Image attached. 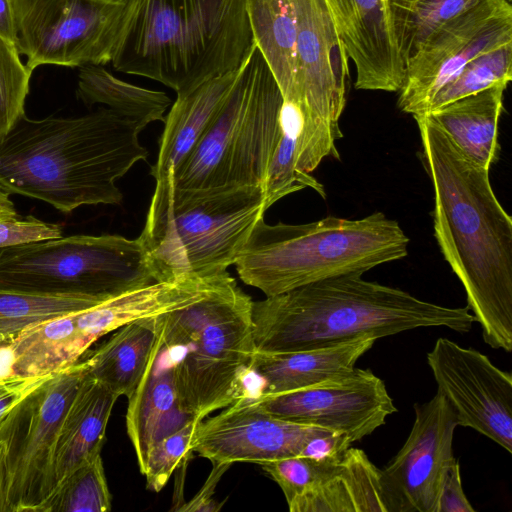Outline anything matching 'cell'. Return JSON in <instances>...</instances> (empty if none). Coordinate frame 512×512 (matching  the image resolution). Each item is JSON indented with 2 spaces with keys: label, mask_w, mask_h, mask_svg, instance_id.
I'll return each instance as SVG.
<instances>
[{
  "label": "cell",
  "mask_w": 512,
  "mask_h": 512,
  "mask_svg": "<svg viewBox=\"0 0 512 512\" xmlns=\"http://www.w3.org/2000/svg\"><path fill=\"white\" fill-rule=\"evenodd\" d=\"M482 0H386L390 24L405 65L428 38Z\"/></svg>",
  "instance_id": "f546056e"
},
{
  "label": "cell",
  "mask_w": 512,
  "mask_h": 512,
  "mask_svg": "<svg viewBox=\"0 0 512 512\" xmlns=\"http://www.w3.org/2000/svg\"><path fill=\"white\" fill-rule=\"evenodd\" d=\"M434 192V236L460 280L486 344L512 351V218L485 169L426 115H413Z\"/></svg>",
  "instance_id": "6da1fadb"
},
{
  "label": "cell",
  "mask_w": 512,
  "mask_h": 512,
  "mask_svg": "<svg viewBox=\"0 0 512 512\" xmlns=\"http://www.w3.org/2000/svg\"><path fill=\"white\" fill-rule=\"evenodd\" d=\"M119 397L85 373L63 418L55 448L57 483L86 459L101 454Z\"/></svg>",
  "instance_id": "d4e9b609"
},
{
  "label": "cell",
  "mask_w": 512,
  "mask_h": 512,
  "mask_svg": "<svg viewBox=\"0 0 512 512\" xmlns=\"http://www.w3.org/2000/svg\"><path fill=\"white\" fill-rule=\"evenodd\" d=\"M158 316L157 336L147 365L127 398L126 429L140 472L149 450L157 441L194 419L180 403L172 356L161 336Z\"/></svg>",
  "instance_id": "d6986e66"
},
{
  "label": "cell",
  "mask_w": 512,
  "mask_h": 512,
  "mask_svg": "<svg viewBox=\"0 0 512 512\" xmlns=\"http://www.w3.org/2000/svg\"><path fill=\"white\" fill-rule=\"evenodd\" d=\"M226 274L211 279L155 282L77 311L75 321L81 345L87 352L99 338L130 322L187 306L206 295Z\"/></svg>",
  "instance_id": "ffe728a7"
},
{
  "label": "cell",
  "mask_w": 512,
  "mask_h": 512,
  "mask_svg": "<svg viewBox=\"0 0 512 512\" xmlns=\"http://www.w3.org/2000/svg\"><path fill=\"white\" fill-rule=\"evenodd\" d=\"M104 300L75 295H47L0 288V348L24 330L46 320L90 308Z\"/></svg>",
  "instance_id": "4dcf8cb0"
},
{
  "label": "cell",
  "mask_w": 512,
  "mask_h": 512,
  "mask_svg": "<svg viewBox=\"0 0 512 512\" xmlns=\"http://www.w3.org/2000/svg\"><path fill=\"white\" fill-rule=\"evenodd\" d=\"M128 24L111 61L177 96L237 69L254 41L247 0H130Z\"/></svg>",
  "instance_id": "277c9868"
},
{
  "label": "cell",
  "mask_w": 512,
  "mask_h": 512,
  "mask_svg": "<svg viewBox=\"0 0 512 512\" xmlns=\"http://www.w3.org/2000/svg\"><path fill=\"white\" fill-rule=\"evenodd\" d=\"M255 349L294 352L376 340L427 327L459 333L475 322L468 307L431 303L390 286L348 274L252 303Z\"/></svg>",
  "instance_id": "3957f363"
},
{
  "label": "cell",
  "mask_w": 512,
  "mask_h": 512,
  "mask_svg": "<svg viewBox=\"0 0 512 512\" xmlns=\"http://www.w3.org/2000/svg\"><path fill=\"white\" fill-rule=\"evenodd\" d=\"M296 85L308 110L335 127L346 104L349 56L323 0H293Z\"/></svg>",
  "instance_id": "e0dca14e"
},
{
  "label": "cell",
  "mask_w": 512,
  "mask_h": 512,
  "mask_svg": "<svg viewBox=\"0 0 512 512\" xmlns=\"http://www.w3.org/2000/svg\"><path fill=\"white\" fill-rule=\"evenodd\" d=\"M0 38L16 50V24L13 0H0Z\"/></svg>",
  "instance_id": "ab89813d"
},
{
  "label": "cell",
  "mask_w": 512,
  "mask_h": 512,
  "mask_svg": "<svg viewBox=\"0 0 512 512\" xmlns=\"http://www.w3.org/2000/svg\"><path fill=\"white\" fill-rule=\"evenodd\" d=\"M426 358L458 426L472 428L512 453L511 373L447 338H438Z\"/></svg>",
  "instance_id": "4fadbf2b"
},
{
  "label": "cell",
  "mask_w": 512,
  "mask_h": 512,
  "mask_svg": "<svg viewBox=\"0 0 512 512\" xmlns=\"http://www.w3.org/2000/svg\"><path fill=\"white\" fill-rule=\"evenodd\" d=\"M267 413L328 429L361 441L386 423L397 408L385 382L370 369L290 392L249 397Z\"/></svg>",
  "instance_id": "5bb4252c"
},
{
  "label": "cell",
  "mask_w": 512,
  "mask_h": 512,
  "mask_svg": "<svg viewBox=\"0 0 512 512\" xmlns=\"http://www.w3.org/2000/svg\"><path fill=\"white\" fill-rule=\"evenodd\" d=\"M507 86H494L426 114L469 160L490 170L498 160V124Z\"/></svg>",
  "instance_id": "cb8c5ba5"
},
{
  "label": "cell",
  "mask_w": 512,
  "mask_h": 512,
  "mask_svg": "<svg viewBox=\"0 0 512 512\" xmlns=\"http://www.w3.org/2000/svg\"><path fill=\"white\" fill-rule=\"evenodd\" d=\"M31 75L17 51L0 38V137L25 115Z\"/></svg>",
  "instance_id": "836d02e7"
},
{
  "label": "cell",
  "mask_w": 512,
  "mask_h": 512,
  "mask_svg": "<svg viewBox=\"0 0 512 512\" xmlns=\"http://www.w3.org/2000/svg\"><path fill=\"white\" fill-rule=\"evenodd\" d=\"M86 373L77 363L49 376L19 401L0 429L10 512H36L57 485L55 448L66 411Z\"/></svg>",
  "instance_id": "8fae6325"
},
{
  "label": "cell",
  "mask_w": 512,
  "mask_h": 512,
  "mask_svg": "<svg viewBox=\"0 0 512 512\" xmlns=\"http://www.w3.org/2000/svg\"><path fill=\"white\" fill-rule=\"evenodd\" d=\"M411 431L382 471L390 512H438L439 498L450 464L458 426L454 410L437 391L414 405Z\"/></svg>",
  "instance_id": "9a60e30c"
},
{
  "label": "cell",
  "mask_w": 512,
  "mask_h": 512,
  "mask_svg": "<svg viewBox=\"0 0 512 512\" xmlns=\"http://www.w3.org/2000/svg\"><path fill=\"white\" fill-rule=\"evenodd\" d=\"M16 50L31 72L41 65L83 67L112 61L130 0H13Z\"/></svg>",
  "instance_id": "30bf717a"
},
{
  "label": "cell",
  "mask_w": 512,
  "mask_h": 512,
  "mask_svg": "<svg viewBox=\"0 0 512 512\" xmlns=\"http://www.w3.org/2000/svg\"><path fill=\"white\" fill-rule=\"evenodd\" d=\"M49 376L31 378L0 377V429L12 408Z\"/></svg>",
  "instance_id": "74e56055"
},
{
  "label": "cell",
  "mask_w": 512,
  "mask_h": 512,
  "mask_svg": "<svg viewBox=\"0 0 512 512\" xmlns=\"http://www.w3.org/2000/svg\"><path fill=\"white\" fill-rule=\"evenodd\" d=\"M76 95L86 106L105 105L141 130L151 122H164L172 104L165 92L123 81L102 65L80 67Z\"/></svg>",
  "instance_id": "f1b7e54d"
},
{
  "label": "cell",
  "mask_w": 512,
  "mask_h": 512,
  "mask_svg": "<svg viewBox=\"0 0 512 512\" xmlns=\"http://www.w3.org/2000/svg\"><path fill=\"white\" fill-rule=\"evenodd\" d=\"M112 496L101 454L86 459L62 480L36 512H107Z\"/></svg>",
  "instance_id": "1f68e13d"
},
{
  "label": "cell",
  "mask_w": 512,
  "mask_h": 512,
  "mask_svg": "<svg viewBox=\"0 0 512 512\" xmlns=\"http://www.w3.org/2000/svg\"><path fill=\"white\" fill-rule=\"evenodd\" d=\"M291 512H390L382 471L358 448H347L293 503Z\"/></svg>",
  "instance_id": "44dd1931"
},
{
  "label": "cell",
  "mask_w": 512,
  "mask_h": 512,
  "mask_svg": "<svg viewBox=\"0 0 512 512\" xmlns=\"http://www.w3.org/2000/svg\"><path fill=\"white\" fill-rule=\"evenodd\" d=\"M157 282L138 238L72 235L0 248V288L106 300Z\"/></svg>",
  "instance_id": "9c48e42d"
},
{
  "label": "cell",
  "mask_w": 512,
  "mask_h": 512,
  "mask_svg": "<svg viewBox=\"0 0 512 512\" xmlns=\"http://www.w3.org/2000/svg\"><path fill=\"white\" fill-rule=\"evenodd\" d=\"M76 312L36 324L8 345L11 376L45 377L77 363L86 351L78 336Z\"/></svg>",
  "instance_id": "83f0119b"
},
{
  "label": "cell",
  "mask_w": 512,
  "mask_h": 512,
  "mask_svg": "<svg viewBox=\"0 0 512 512\" xmlns=\"http://www.w3.org/2000/svg\"><path fill=\"white\" fill-rule=\"evenodd\" d=\"M323 1L355 65V88L398 92L404 79V64L386 0Z\"/></svg>",
  "instance_id": "ac0fdd59"
},
{
  "label": "cell",
  "mask_w": 512,
  "mask_h": 512,
  "mask_svg": "<svg viewBox=\"0 0 512 512\" xmlns=\"http://www.w3.org/2000/svg\"><path fill=\"white\" fill-rule=\"evenodd\" d=\"M252 299L226 274L199 300L158 316L183 409L203 420L243 394L255 352Z\"/></svg>",
  "instance_id": "52a82bcc"
},
{
  "label": "cell",
  "mask_w": 512,
  "mask_h": 512,
  "mask_svg": "<svg viewBox=\"0 0 512 512\" xmlns=\"http://www.w3.org/2000/svg\"><path fill=\"white\" fill-rule=\"evenodd\" d=\"M507 2L511 3V0H506Z\"/></svg>",
  "instance_id": "7bdbcfd3"
},
{
  "label": "cell",
  "mask_w": 512,
  "mask_h": 512,
  "mask_svg": "<svg viewBox=\"0 0 512 512\" xmlns=\"http://www.w3.org/2000/svg\"><path fill=\"white\" fill-rule=\"evenodd\" d=\"M9 475L6 462L5 445L0 440V512H10Z\"/></svg>",
  "instance_id": "60d3db41"
},
{
  "label": "cell",
  "mask_w": 512,
  "mask_h": 512,
  "mask_svg": "<svg viewBox=\"0 0 512 512\" xmlns=\"http://www.w3.org/2000/svg\"><path fill=\"white\" fill-rule=\"evenodd\" d=\"M200 421L192 419L177 431L157 441L149 450L143 470L147 488L159 492L172 473L190 457L191 443Z\"/></svg>",
  "instance_id": "e575fe53"
},
{
  "label": "cell",
  "mask_w": 512,
  "mask_h": 512,
  "mask_svg": "<svg viewBox=\"0 0 512 512\" xmlns=\"http://www.w3.org/2000/svg\"><path fill=\"white\" fill-rule=\"evenodd\" d=\"M230 464L213 463V468L198 493L187 503H183L178 511H218L221 506L213 499L212 495L221 476L229 468Z\"/></svg>",
  "instance_id": "f35d334b"
},
{
  "label": "cell",
  "mask_w": 512,
  "mask_h": 512,
  "mask_svg": "<svg viewBox=\"0 0 512 512\" xmlns=\"http://www.w3.org/2000/svg\"><path fill=\"white\" fill-rule=\"evenodd\" d=\"M409 238L382 212L361 219L327 216L306 224L257 221L234 265L266 297L348 274L363 275L408 255Z\"/></svg>",
  "instance_id": "5b68a950"
},
{
  "label": "cell",
  "mask_w": 512,
  "mask_h": 512,
  "mask_svg": "<svg viewBox=\"0 0 512 512\" xmlns=\"http://www.w3.org/2000/svg\"><path fill=\"white\" fill-rule=\"evenodd\" d=\"M512 42V6L482 0L433 33L404 67L398 107L412 116L474 57Z\"/></svg>",
  "instance_id": "7c38bea8"
},
{
  "label": "cell",
  "mask_w": 512,
  "mask_h": 512,
  "mask_svg": "<svg viewBox=\"0 0 512 512\" xmlns=\"http://www.w3.org/2000/svg\"><path fill=\"white\" fill-rule=\"evenodd\" d=\"M280 89L254 45L211 124L166 176L174 189L262 186L279 137Z\"/></svg>",
  "instance_id": "ba28073f"
},
{
  "label": "cell",
  "mask_w": 512,
  "mask_h": 512,
  "mask_svg": "<svg viewBox=\"0 0 512 512\" xmlns=\"http://www.w3.org/2000/svg\"><path fill=\"white\" fill-rule=\"evenodd\" d=\"M157 331V316L136 320L116 329L104 343L82 357L86 363V374L118 397L128 398L143 375Z\"/></svg>",
  "instance_id": "484cf974"
},
{
  "label": "cell",
  "mask_w": 512,
  "mask_h": 512,
  "mask_svg": "<svg viewBox=\"0 0 512 512\" xmlns=\"http://www.w3.org/2000/svg\"><path fill=\"white\" fill-rule=\"evenodd\" d=\"M375 341L366 337L329 347L283 353L255 350L249 373L263 383L255 397L304 389L346 376Z\"/></svg>",
  "instance_id": "7402d4cb"
},
{
  "label": "cell",
  "mask_w": 512,
  "mask_h": 512,
  "mask_svg": "<svg viewBox=\"0 0 512 512\" xmlns=\"http://www.w3.org/2000/svg\"><path fill=\"white\" fill-rule=\"evenodd\" d=\"M247 12L253 41L282 98L306 107L296 85L297 23L293 0H247Z\"/></svg>",
  "instance_id": "4316f807"
},
{
  "label": "cell",
  "mask_w": 512,
  "mask_h": 512,
  "mask_svg": "<svg viewBox=\"0 0 512 512\" xmlns=\"http://www.w3.org/2000/svg\"><path fill=\"white\" fill-rule=\"evenodd\" d=\"M62 236L58 224L42 221L34 216L0 219V248L13 247Z\"/></svg>",
  "instance_id": "d590c367"
},
{
  "label": "cell",
  "mask_w": 512,
  "mask_h": 512,
  "mask_svg": "<svg viewBox=\"0 0 512 512\" xmlns=\"http://www.w3.org/2000/svg\"><path fill=\"white\" fill-rule=\"evenodd\" d=\"M265 211L262 186L179 190L165 176L138 239L157 282L216 278L234 265Z\"/></svg>",
  "instance_id": "8992f818"
},
{
  "label": "cell",
  "mask_w": 512,
  "mask_h": 512,
  "mask_svg": "<svg viewBox=\"0 0 512 512\" xmlns=\"http://www.w3.org/2000/svg\"><path fill=\"white\" fill-rule=\"evenodd\" d=\"M467 499L461 481L460 465L455 458L450 464L442 486L438 512H474Z\"/></svg>",
  "instance_id": "8d00e7d4"
},
{
  "label": "cell",
  "mask_w": 512,
  "mask_h": 512,
  "mask_svg": "<svg viewBox=\"0 0 512 512\" xmlns=\"http://www.w3.org/2000/svg\"><path fill=\"white\" fill-rule=\"evenodd\" d=\"M240 66L177 96L165 116L158 158L150 170L155 181L176 169L194 149L233 86Z\"/></svg>",
  "instance_id": "603a6c76"
},
{
  "label": "cell",
  "mask_w": 512,
  "mask_h": 512,
  "mask_svg": "<svg viewBox=\"0 0 512 512\" xmlns=\"http://www.w3.org/2000/svg\"><path fill=\"white\" fill-rule=\"evenodd\" d=\"M511 78L512 42H509L480 53L465 64L434 95L423 113L494 86H507Z\"/></svg>",
  "instance_id": "d6a6232c"
},
{
  "label": "cell",
  "mask_w": 512,
  "mask_h": 512,
  "mask_svg": "<svg viewBox=\"0 0 512 512\" xmlns=\"http://www.w3.org/2000/svg\"><path fill=\"white\" fill-rule=\"evenodd\" d=\"M327 431L275 417L242 396L198 423L191 450L212 463L260 465L303 455L309 442Z\"/></svg>",
  "instance_id": "2e32d148"
},
{
  "label": "cell",
  "mask_w": 512,
  "mask_h": 512,
  "mask_svg": "<svg viewBox=\"0 0 512 512\" xmlns=\"http://www.w3.org/2000/svg\"><path fill=\"white\" fill-rule=\"evenodd\" d=\"M17 216V211L14 203L9 198V194L0 188V219Z\"/></svg>",
  "instance_id": "b9f144b4"
},
{
  "label": "cell",
  "mask_w": 512,
  "mask_h": 512,
  "mask_svg": "<svg viewBox=\"0 0 512 512\" xmlns=\"http://www.w3.org/2000/svg\"><path fill=\"white\" fill-rule=\"evenodd\" d=\"M141 131L107 107L79 117L23 115L0 137V188L63 213L119 204L116 181L148 156Z\"/></svg>",
  "instance_id": "7a4b0ae2"
}]
</instances>
